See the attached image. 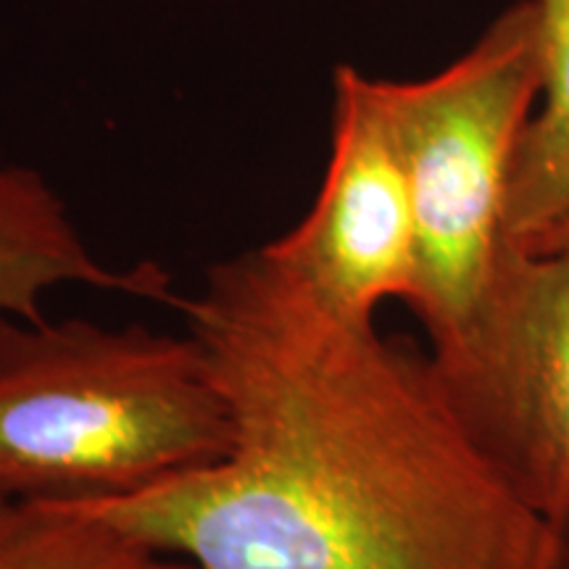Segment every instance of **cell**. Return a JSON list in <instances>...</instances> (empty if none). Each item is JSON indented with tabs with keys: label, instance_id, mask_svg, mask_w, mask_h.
<instances>
[{
	"label": "cell",
	"instance_id": "cell-9",
	"mask_svg": "<svg viewBox=\"0 0 569 569\" xmlns=\"http://www.w3.org/2000/svg\"><path fill=\"white\" fill-rule=\"evenodd\" d=\"M140 569H198L190 561L180 557H167V553H151L146 561H142Z\"/></svg>",
	"mask_w": 569,
	"mask_h": 569
},
{
	"label": "cell",
	"instance_id": "cell-1",
	"mask_svg": "<svg viewBox=\"0 0 569 569\" xmlns=\"http://www.w3.org/2000/svg\"><path fill=\"white\" fill-rule=\"evenodd\" d=\"M180 315L230 415L209 467L101 501L198 569H569V543L461 422L430 353L338 317L264 248Z\"/></svg>",
	"mask_w": 569,
	"mask_h": 569
},
{
	"label": "cell",
	"instance_id": "cell-7",
	"mask_svg": "<svg viewBox=\"0 0 569 569\" xmlns=\"http://www.w3.org/2000/svg\"><path fill=\"white\" fill-rule=\"evenodd\" d=\"M543 21V90L519 140L503 234L540 251L569 222V0H538Z\"/></svg>",
	"mask_w": 569,
	"mask_h": 569
},
{
	"label": "cell",
	"instance_id": "cell-8",
	"mask_svg": "<svg viewBox=\"0 0 569 569\" xmlns=\"http://www.w3.org/2000/svg\"><path fill=\"white\" fill-rule=\"evenodd\" d=\"M151 553L80 503L0 496V569H140Z\"/></svg>",
	"mask_w": 569,
	"mask_h": 569
},
{
	"label": "cell",
	"instance_id": "cell-6",
	"mask_svg": "<svg viewBox=\"0 0 569 569\" xmlns=\"http://www.w3.org/2000/svg\"><path fill=\"white\" fill-rule=\"evenodd\" d=\"M106 290L180 309L172 277L159 264L117 269L98 259L38 169L0 153V327L46 319L42 298L56 288Z\"/></svg>",
	"mask_w": 569,
	"mask_h": 569
},
{
	"label": "cell",
	"instance_id": "cell-4",
	"mask_svg": "<svg viewBox=\"0 0 569 569\" xmlns=\"http://www.w3.org/2000/svg\"><path fill=\"white\" fill-rule=\"evenodd\" d=\"M430 361L501 478L569 543V222L503 243L478 306Z\"/></svg>",
	"mask_w": 569,
	"mask_h": 569
},
{
	"label": "cell",
	"instance_id": "cell-2",
	"mask_svg": "<svg viewBox=\"0 0 569 569\" xmlns=\"http://www.w3.org/2000/svg\"><path fill=\"white\" fill-rule=\"evenodd\" d=\"M230 438L190 332L90 319L0 327V496H130L213 465Z\"/></svg>",
	"mask_w": 569,
	"mask_h": 569
},
{
	"label": "cell",
	"instance_id": "cell-3",
	"mask_svg": "<svg viewBox=\"0 0 569 569\" xmlns=\"http://www.w3.org/2000/svg\"><path fill=\"white\" fill-rule=\"evenodd\" d=\"M417 227L409 309L430 348L478 306L507 234L509 177L543 90L538 0L503 9L457 61L415 82L377 80Z\"/></svg>",
	"mask_w": 569,
	"mask_h": 569
},
{
	"label": "cell",
	"instance_id": "cell-5",
	"mask_svg": "<svg viewBox=\"0 0 569 569\" xmlns=\"http://www.w3.org/2000/svg\"><path fill=\"white\" fill-rule=\"evenodd\" d=\"M338 317L375 325L409 306L417 280L415 206L375 77L332 71L330 156L317 201L293 230L261 246Z\"/></svg>",
	"mask_w": 569,
	"mask_h": 569
}]
</instances>
